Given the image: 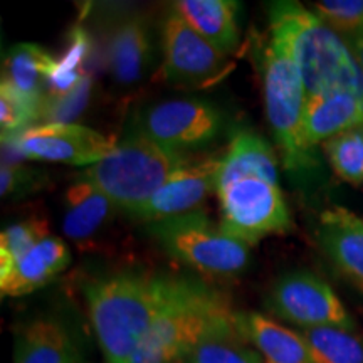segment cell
<instances>
[{
	"label": "cell",
	"instance_id": "11",
	"mask_svg": "<svg viewBox=\"0 0 363 363\" xmlns=\"http://www.w3.org/2000/svg\"><path fill=\"white\" fill-rule=\"evenodd\" d=\"M222 158L224 152L211 153L197 160L189 158L167 179L147 203L136 208L131 217L150 224L195 212L208 195L217 192Z\"/></svg>",
	"mask_w": 363,
	"mask_h": 363
},
{
	"label": "cell",
	"instance_id": "31",
	"mask_svg": "<svg viewBox=\"0 0 363 363\" xmlns=\"http://www.w3.org/2000/svg\"><path fill=\"white\" fill-rule=\"evenodd\" d=\"M45 177L39 172L29 170L22 165H2L0 170V195L4 199L24 197L26 194L38 190L44 184Z\"/></svg>",
	"mask_w": 363,
	"mask_h": 363
},
{
	"label": "cell",
	"instance_id": "26",
	"mask_svg": "<svg viewBox=\"0 0 363 363\" xmlns=\"http://www.w3.org/2000/svg\"><path fill=\"white\" fill-rule=\"evenodd\" d=\"M45 238H49V224L44 219L34 217L6 227L0 234V272L11 269Z\"/></svg>",
	"mask_w": 363,
	"mask_h": 363
},
{
	"label": "cell",
	"instance_id": "25",
	"mask_svg": "<svg viewBox=\"0 0 363 363\" xmlns=\"http://www.w3.org/2000/svg\"><path fill=\"white\" fill-rule=\"evenodd\" d=\"M325 157L340 179L363 185V126L331 136L321 143Z\"/></svg>",
	"mask_w": 363,
	"mask_h": 363
},
{
	"label": "cell",
	"instance_id": "30",
	"mask_svg": "<svg viewBox=\"0 0 363 363\" xmlns=\"http://www.w3.org/2000/svg\"><path fill=\"white\" fill-rule=\"evenodd\" d=\"M311 11L342 38L363 33V0H320Z\"/></svg>",
	"mask_w": 363,
	"mask_h": 363
},
{
	"label": "cell",
	"instance_id": "22",
	"mask_svg": "<svg viewBox=\"0 0 363 363\" xmlns=\"http://www.w3.org/2000/svg\"><path fill=\"white\" fill-rule=\"evenodd\" d=\"M72 342L57 321L34 320L21 330L16 363H72Z\"/></svg>",
	"mask_w": 363,
	"mask_h": 363
},
{
	"label": "cell",
	"instance_id": "23",
	"mask_svg": "<svg viewBox=\"0 0 363 363\" xmlns=\"http://www.w3.org/2000/svg\"><path fill=\"white\" fill-rule=\"evenodd\" d=\"M179 363H264L238 333L234 320L208 335Z\"/></svg>",
	"mask_w": 363,
	"mask_h": 363
},
{
	"label": "cell",
	"instance_id": "28",
	"mask_svg": "<svg viewBox=\"0 0 363 363\" xmlns=\"http://www.w3.org/2000/svg\"><path fill=\"white\" fill-rule=\"evenodd\" d=\"M93 79L86 74L74 88L61 94H45L40 103L39 123H74L86 106H88Z\"/></svg>",
	"mask_w": 363,
	"mask_h": 363
},
{
	"label": "cell",
	"instance_id": "15",
	"mask_svg": "<svg viewBox=\"0 0 363 363\" xmlns=\"http://www.w3.org/2000/svg\"><path fill=\"white\" fill-rule=\"evenodd\" d=\"M234 326L264 363H313L305 338L256 311H235Z\"/></svg>",
	"mask_w": 363,
	"mask_h": 363
},
{
	"label": "cell",
	"instance_id": "21",
	"mask_svg": "<svg viewBox=\"0 0 363 363\" xmlns=\"http://www.w3.org/2000/svg\"><path fill=\"white\" fill-rule=\"evenodd\" d=\"M56 61V57L38 44L13 45L4 57L2 83L40 106L48 94V79Z\"/></svg>",
	"mask_w": 363,
	"mask_h": 363
},
{
	"label": "cell",
	"instance_id": "2",
	"mask_svg": "<svg viewBox=\"0 0 363 363\" xmlns=\"http://www.w3.org/2000/svg\"><path fill=\"white\" fill-rule=\"evenodd\" d=\"M267 12L271 39L296 62L306 99L347 93L363 101V71L342 35L291 0L272 2Z\"/></svg>",
	"mask_w": 363,
	"mask_h": 363
},
{
	"label": "cell",
	"instance_id": "4",
	"mask_svg": "<svg viewBox=\"0 0 363 363\" xmlns=\"http://www.w3.org/2000/svg\"><path fill=\"white\" fill-rule=\"evenodd\" d=\"M224 294L199 281L155 321L130 363H179L202 340L234 320Z\"/></svg>",
	"mask_w": 363,
	"mask_h": 363
},
{
	"label": "cell",
	"instance_id": "9",
	"mask_svg": "<svg viewBox=\"0 0 363 363\" xmlns=\"http://www.w3.org/2000/svg\"><path fill=\"white\" fill-rule=\"evenodd\" d=\"M2 140H9L24 160L67 163L86 169L110 155L118 143L110 136L78 123L34 125Z\"/></svg>",
	"mask_w": 363,
	"mask_h": 363
},
{
	"label": "cell",
	"instance_id": "16",
	"mask_svg": "<svg viewBox=\"0 0 363 363\" xmlns=\"http://www.w3.org/2000/svg\"><path fill=\"white\" fill-rule=\"evenodd\" d=\"M152 35L142 17H126L111 30L106 44V65L118 84H133L152 65Z\"/></svg>",
	"mask_w": 363,
	"mask_h": 363
},
{
	"label": "cell",
	"instance_id": "12",
	"mask_svg": "<svg viewBox=\"0 0 363 363\" xmlns=\"http://www.w3.org/2000/svg\"><path fill=\"white\" fill-rule=\"evenodd\" d=\"M220 126L222 115L212 104L199 99H174L150 108L138 128L155 142L185 152L212 142Z\"/></svg>",
	"mask_w": 363,
	"mask_h": 363
},
{
	"label": "cell",
	"instance_id": "7",
	"mask_svg": "<svg viewBox=\"0 0 363 363\" xmlns=\"http://www.w3.org/2000/svg\"><path fill=\"white\" fill-rule=\"evenodd\" d=\"M220 202V227L246 246H256L272 234L293 229L291 212L279 185L257 177H246L217 190Z\"/></svg>",
	"mask_w": 363,
	"mask_h": 363
},
{
	"label": "cell",
	"instance_id": "14",
	"mask_svg": "<svg viewBox=\"0 0 363 363\" xmlns=\"http://www.w3.org/2000/svg\"><path fill=\"white\" fill-rule=\"evenodd\" d=\"M71 252L62 239L49 235L24 254L11 269L0 272L2 298H19L38 291L69 266Z\"/></svg>",
	"mask_w": 363,
	"mask_h": 363
},
{
	"label": "cell",
	"instance_id": "29",
	"mask_svg": "<svg viewBox=\"0 0 363 363\" xmlns=\"http://www.w3.org/2000/svg\"><path fill=\"white\" fill-rule=\"evenodd\" d=\"M40 106L11 86L0 83V131L2 138L16 136L39 123Z\"/></svg>",
	"mask_w": 363,
	"mask_h": 363
},
{
	"label": "cell",
	"instance_id": "18",
	"mask_svg": "<svg viewBox=\"0 0 363 363\" xmlns=\"http://www.w3.org/2000/svg\"><path fill=\"white\" fill-rule=\"evenodd\" d=\"M172 11L220 52H234L239 45V4L234 0H177Z\"/></svg>",
	"mask_w": 363,
	"mask_h": 363
},
{
	"label": "cell",
	"instance_id": "24",
	"mask_svg": "<svg viewBox=\"0 0 363 363\" xmlns=\"http://www.w3.org/2000/svg\"><path fill=\"white\" fill-rule=\"evenodd\" d=\"M313 363H363V340L345 328L299 330Z\"/></svg>",
	"mask_w": 363,
	"mask_h": 363
},
{
	"label": "cell",
	"instance_id": "13",
	"mask_svg": "<svg viewBox=\"0 0 363 363\" xmlns=\"http://www.w3.org/2000/svg\"><path fill=\"white\" fill-rule=\"evenodd\" d=\"M316 240L340 274L363 293V217L345 207L320 214Z\"/></svg>",
	"mask_w": 363,
	"mask_h": 363
},
{
	"label": "cell",
	"instance_id": "27",
	"mask_svg": "<svg viewBox=\"0 0 363 363\" xmlns=\"http://www.w3.org/2000/svg\"><path fill=\"white\" fill-rule=\"evenodd\" d=\"M89 39L83 29L76 27L71 34L69 45L61 59H57L56 66L51 71L48 79V94H61L74 88L86 72L81 71L84 59L88 57Z\"/></svg>",
	"mask_w": 363,
	"mask_h": 363
},
{
	"label": "cell",
	"instance_id": "1",
	"mask_svg": "<svg viewBox=\"0 0 363 363\" xmlns=\"http://www.w3.org/2000/svg\"><path fill=\"white\" fill-rule=\"evenodd\" d=\"M197 283L174 274L123 271L86 286L89 320L106 363H130L158 318Z\"/></svg>",
	"mask_w": 363,
	"mask_h": 363
},
{
	"label": "cell",
	"instance_id": "8",
	"mask_svg": "<svg viewBox=\"0 0 363 363\" xmlns=\"http://www.w3.org/2000/svg\"><path fill=\"white\" fill-rule=\"evenodd\" d=\"M266 308L279 320L306 328L355 330L347 308L320 276L310 271H294L281 276L266 296Z\"/></svg>",
	"mask_w": 363,
	"mask_h": 363
},
{
	"label": "cell",
	"instance_id": "3",
	"mask_svg": "<svg viewBox=\"0 0 363 363\" xmlns=\"http://www.w3.org/2000/svg\"><path fill=\"white\" fill-rule=\"evenodd\" d=\"M190 157L133 128L108 157L81 172V179L103 190L120 211L133 214Z\"/></svg>",
	"mask_w": 363,
	"mask_h": 363
},
{
	"label": "cell",
	"instance_id": "32",
	"mask_svg": "<svg viewBox=\"0 0 363 363\" xmlns=\"http://www.w3.org/2000/svg\"><path fill=\"white\" fill-rule=\"evenodd\" d=\"M345 43L348 44V48L352 49L353 56H355L358 66L362 67L363 71V33L357 35H350V38H343Z\"/></svg>",
	"mask_w": 363,
	"mask_h": 363
},
{
	"label": "cell",
	"instance_id": "10",
	"mask_svg": "<svg viewBox=\"0 0 363 363\" xmlns=\"http://www.w3.org/2000/svg\"><path fill=\"white\" fill-rule=\"evenodd\" d=\"M162 54L158 79L167 83H208L225 65V54L195 33L172 9L162 26Z\"/></svg>",
	"mask_w": 363,
	"mask_h": 363
},
{
	"label": "cell",
	"instance_id": "6",
	"mask_svg": "<svg viewBox=\"0 0 363 363\" xmlns=\"http://www.w3.org/2000/svg\"><path fill=\"white\" fill-rule=\"evenodd\" d=\"M148 233L172 257L203 274L235 276L246 269L251 256V247L230 238L201 211L150 222Z\"/></svg>",
	"mask_w": 363,
	"mask_h": 363
},
{
	"label": "cell",
	"instance_id": "17",
	"mask_svg": "<svg viewBox=\"0 0 363 363\" xmlns=\"http://www.w3.org/2000/svg\"><path fill=\"white\" fill-rule=\"evenodd\" d=\"M279 158L266 140L249 130H239L224 150L217 190L246 177L279 185Z\"/></svg>",
	"mask_w": 363,
	"mask_h": 363
},
{
	"label": "cell",
	"instance_id": "20",
	"mask_svg": "<svg viewBox=\"0 0 363 363\" xmlns=\"http://www.w3.org/2000/svg\"><path fill=\"white\" fill-rule=\"evenodd\" d=\"M116 211V203L103 190L79 177L65 195L62 230L72 240H88L110 222Z\"/></svg>",
	"mask_w": 363,
	"mask_h": 363
},
{
	"label": "cell",
	"instance_id": "19",
	"mask_svg": "<svg viewBox=\"0 0 363 363\" xmlns=\"http://www.w3.org/2000/svg\"><path fill=\"white\" fill-rule=\"evenodd\" d=\"M360 126H363V101L357 96L331 93L306 99L303 133L311 152L331 136Z\"/></svg>",
	"mask_w": 363,
	"mask_h": 363
},
{
	"label": "cell",
	"instance_id": "5",
	"mask_svg": "<svg viewBox=\"0 0 363 363\" xmlns=\"http://www.w3.org/2000/svg\"><path fill=\"white\" fill-rule=\"evenodd\" d=\"M264 106L271 131L286 170L299 172L316 163L305 143L306 91L296 62L276 40L264 52Z\"/></svg>",
	"mask_w": 363,
	"mask_h": 363
}]
</instances>
